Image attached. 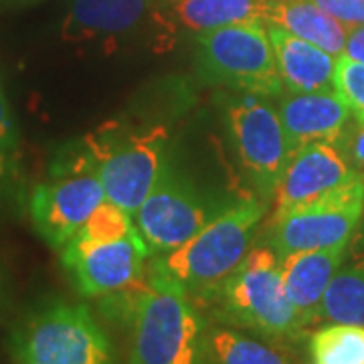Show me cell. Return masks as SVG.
Returning a JSON list of instances; mask_svg holds the SVG:
<instances>
[{"label":"cell","instance_id":"cell-1","mask_svg":"<svg viewBox=\"0 0 364 364\" xmlns=\"http://www.w3.org/2000/svg\"><path fill=\"white\" fill-rule=\"evenodd\" d=\"M130 326L128 364H205V316L156 257Z\"/></svg>","mask_w":364,"mask_h":364},{"label":"cell","instance_id":"cell-2","mask_svg":"<svg viewBox=\"0 0 364 364\" xmlns=\"http://www.w3.org/2000/svg\"><path fill=\"white\" fill-rule=\"evenodd\" d=\"M196 304H205L225 326L255 332L267 340L294 338L304 332L286 296L282 259L269 245L253 247L221 286Z\"/></svg>","mask_w":364,"mask_h":364},{"label":"cell","instance_id":"cell-3","mask_svg":"<svg viewBox=\"0 0 364 364\" xmlns=\"http://www.w3.org/2000/svg\"><path fill=\"white\" fill-rule=\"evenodd\" d=\"M81 144L104 186L105 200L132 217L170 166L164 126H132L112 119L87 134Z\"/></svg>","mask_w":364,"mask_h":364},{"label":"cell","instance_id":"cell-4","mask_svg":"<svg viewBox=\"0 0 364 364\" xmlns=\"http://www.w3.org/2000/svg\"><path fill=\"white\" fill-rule=\"evenodd\" d=\"M13 364H116L112 342L85 304L43 298L11 328Z\"/></svg>","mask_w":364,"mask_h":364},{"label":"cell","instance_id":"cell-5","mask_svg":"<svg viewBox=\"0 0 364 364\" xmlns=\"http://www.w3.org/2000/svg\"><path fill=\"white\" fill-rule=\"evenodd\" d=\"M261 219L263 205L259 200H237L223 207L182 247L156 259L198 301L221 286L247 257Z\"/></svg>","mask_w":364,"mask_h":364},{"label":"cell","instance_id":"cell-6","mask_svg":"<svg viewBox=\"0 0 364 364\" xmlns=\"http://www.w3.org/2000/svg\"><path fill=\"white\" fill-rule=\"evenodd\" d=\"M200 73L239 93L277 97L284 83L265 23L219 26L196 33Z\"/></svg>","mask_w":364,"mask_h":364},{"label":"cell","instance_id":"cell-7","mask_svg":"<svg viewBox=\"0 0 364 364\" xmlns=\"http://www.w3.org/2000/svg\"><path fill=\"white\" fill-rule=\"evenodd\" d=\"M104 200V186L91 168L83 144L77 142L59 154L49 181L33 191L31 219L49 247L61 251Z\"/></svg>","mask_w":364,"mask_h":364},{"label":"cell","instance_id":"cell-8","mask_svg":"<svg viewBox=\"0 0 364 364\" xmlns=\"http://www.w3.org/2000/svg\"><path fill=\"white\" fill-rule=\"evenodd\" d=\"M364 213V176L354 174L336 191L306 205L275 210L267 241L279 255L348 245Z\"/></svg>","mask_w":364,"mask_h":364},{"label":"cell","instance_id":"cell-9","mask_svg":"<svg viewBox=\"0 0 364 364\" xmlns=\"http://www.w3.org/2000/svg\"><path fill=\"white\" fill-rule=\"evenodd\" d=\"M174 26L160 13L158 0H73L61 25V39L73 45H102L107 53L130 43L162 51Z\"/></svg>","mask_w":364,"mask_h":364},{"label":"cell","instance_id":"cell-10","mask_svg":"<svg viewBox=\"0 0 364 364\" xmlns=\"http://www.w3.org/2000/svg\"><path fill=\"white\" fill-rule=\"evenodd\" d=\"M225 119L241 168L261 193L273 195L291 148L277 109L255 93L225 100Z\"/></svg>","mask_w":364,"mask_h":364},{"label":"cell","instance_id":"cell-11","mask_svg":"<svg viewBox=\"0 0 364 364\" xmlns=\"http://www.w3.org/2000/svg\"><path fill=\"white\" fill-rule=\"evenodd\" d=\"M219 210L193 182L168 166L134 213V225L150 255L160 257L182 247Z\"/></svg>","mask_w":364,"mask_h":364},{"label":"cell","instance_id":"cell-12","mask_svg":"<svg viewBox=\"0 0 364 364\" xmlns=\"http://www.w3.org/2000/svg\"><path fill=\"white\" fill-rule=\"evenodd\" d=\"M150 249L138 231L116 241H90L75 235L61 249V263L83 298L100 299L140 282Z\"/></svg>","mask_w":364,"mask_h":364},{"label":"cell","instance_id":"cell-13","mask_svg":"<svg viewBox=\"0 0 364 364\" xmlns=\"http://www.w3.org/2000/svg\"><path fill=\"white\" fill-rule=\"evenodd\" d=\"M358 174L342 154L338 144L312 142L294 150L273 191L275 210L306 205L336 191Z\"/></svg>","mask_w":364,"mask_h":364},{"label":"cell","instance_id":"cell-14","mask_svg":"<svg viewBox=\"0 0 364 364\" xmlns=\"http://www.w3.org/2000/svg\"><path fill=\"white\" fill-rule=\"evenodd\" d=\"M291 152L312 142L338 144L350 122V109L336 91L289 93L277 107Z\"/></svg>","mask_w":364,"mask_h":364},{"label":"cell","instance_id":"cell-15","mask_svg":"<svg viewBox=\"0 0 364 364\" xmlns=\"http://www.w3.org/2000/svg\"><path fill=\"white\" fill-rule=\"evenodd\" d=\"M348 245L316 251H296L279 257L287 299L291 301L304 330L318 322L320 304L334 275L344 265Z\"/></svg>","mask_w":364,"mask_h":364},{"label":"cell","instance_id":"cell-16","mask_svg":"<svg viewBox=\"0 0 364 364\" xmlns=\"http://www.w3.org/2000/svg\"><path fill=\"white\" fill-rule=\"evenodd\" d=\"M265 26L284 90L289 93L334 91V55L299 39L282 26L272 23H265Z\"/></svg>","mask_w":364,"mask_h":364},{"label":"cell","instance_id":"cell-17","mask_svg":"<svg viewBox=\"0 0 364 364\" xmlns=\"http://www.w3.org/2000/svg\"><path fill=\"white\" fill-rule=\"evenodd\" d=\"M265 23L282 26L334 57L344 53L348 37V28L316 6L312 0H269Z\"/></svg>","mask_w":364,"mask_h":364},{"label":"cell","instance_id":"cell-18","mask_svg":"<svg viewBox=\"0 0 364 364\" xmlns=\"http://www.w3.org/2000/svg\"><path fill=\"white\" fill-rule=\"evenodd\" d=\"M172 4L181 25L196 33L243 23H265L269 11V0H174Z\"/></svg>","mask_w":364,"mask_h":364},{"label":"cell","instance_id":"cell-19","mask_svg":"<svg viewBox=\"0 0 364 364\" xmlns=\"http://www.w3.org/2000/svg\"><path fill=\"white\" fill-rule=\"evenodd\" d=\"M205 364H291L287 354L233 326L207 328Z\"/></svg>","mask_w":364,"mask_h":364},{"label":"cell","instance_id":"cell-20","mask_svg":"<svg viewBox=\"0 0 364 364\" xmlns=\"http://www.w3.org/2000/svg\"><path fill=\"white\" fill-rule=\"evenodd\" d=\"M318 320L364 326V259L340 267L326 289Z\"/></svg>","mask_w":364,"mask_h":364},{"label":"cell","instance_id":"cell-21","mask_svg":"<svg viewBox=\"0 0 364 364\" xmlns=\"http://www.w3.org/2000/svg\"><path fill=\"white\" fill-rule=\"evenodd\" d=\"M312 364H364V326L326 324L310 338Z\"/></svg>","mask_w":364,"mask_h":364},{"label":"cell","instance_id":"cell-22","mask_svg":"<svg viewBox=\"0 0 364 364\" xmlns=\"http://www.w3.org/2000/svg\"><path fill=\"white\" fill-rule=\"evenodd\" d=\"M132 231H136V225L130 213H126L112 200H104L93 210V215L77 235L90 241H116L130 235Z\"/></svg>","mask_w":364,"mask_h":364},{"label":"cell","instance_id":"cell-23","mask_svg":"<svg viewBox=\"0 0 364 364\" xmlns=\"http://www.w3.org/2000/svg\"><path fill=\"white\" fill-rule=\"evenodd\" d=\"M334 91L348 105L354 117H364V63L354 61L346 55L336 57L334 69Z\"/></svg>","mask_w":364,"mask_h":364},{"label":"cell","instance_id":"cell-24","mask_svg":"<svg viewBox=\"0 0 364 364\" xmlns=\"http://www.w3.org/2000/svg\"><path fill=\"white\" fill-rule=\"evenodd\" d=\"M324 13L334 16L348 31L364 25V0H312Z\"/></svg>","mask_w":364,"mask_h":364},{"label":"cell","instance_id":"cell-25","mask_svg":"<svg viewBox=\"0 0 364 364\" xmlns=\"http://www.w3.org/2000/svg\"><path fill=\"white\" fill-rule=\"evenodd\" d=\"M340 150L356 170H364V117L348 122L346 130L340 136Z\"/></svg>","mask_w":364,"mask_h":364},{"label":"cell","instance_id":"cell-26","mask_svg":"<svg viewBox=\"0 0 364 364\" xmlns=\"http://www.w3.org/2000/svg\"><path fill=\"white\" fill-rule=\"evenodd\" d=\"M18 146V128H16V119L13 116V109L9 105V100L4 95V91L0 87V148L6 154H13Z\"/></svg>","mask_w":364,"mask_h":364},{"label":"cell","instance_id":"cell-27","mask_svg":"<svg viewBox=\"0 0 364 364\" xmlns=\"http://www.w3.org/2000/svg\"><path fill=\"white\" fill-rule=\"evenodd\" d=\"M14 304V282L11 265L0 253V324L9 318Z\"/></svg>","mask_w":364,"mask_h":364},{"label":"cell","instance_id":"cell-28","mask_svg":"<svg viewBox=\"0 0 364 364\" xmlns=\"http://www.w3.org/2000/svg\"><path fill=\"white\" fill-rule=\"evenodd\" d=\"M342 55L350 57L354 61H363L364 63V25L348 31V37H346V45H344V53Z\"/></svg>","mask_w":364,"mask_h":364},{"label":"cell","instance_id":"cell-29","mask_svg":"<svg viewBox=\"0 0 364 364\" xmlns=\"http://www.w3.org/2000/svg\"><path fill=\"white\" fill-rule=\"evenodd\" d=\"M11 154H6L2 148H0V191L6 186V182L11 178V160H9Z\"/></svg>","mask_w":364,"mask_h":364},{"label":"cell","instance_id":"cell-30","mask_svg":"<svg viewBox=\"0 0 364 364\" xmlns=\"http://www.w3.org/2000/svg\"><path fill=\"white\" fill-rule=\"evenodd\" d=\"M18 2H35V0H18Z\"/></svg>","mask_w":364,"mask_h":364}]
</instances>
